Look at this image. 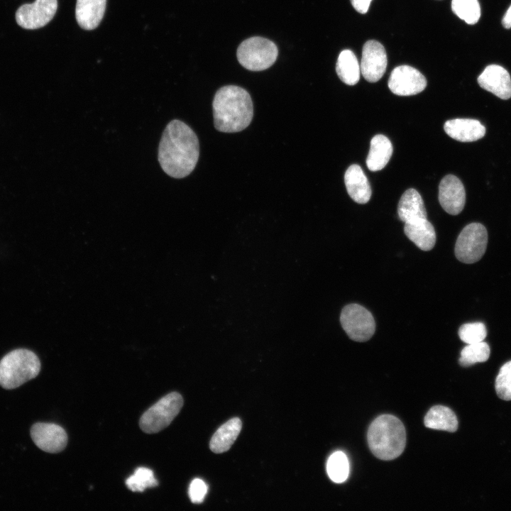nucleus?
I'll return each mask as SVG.
<instances>
[{
  "label": "nucleus",
  "mask_w": 511,
  "mask_h": 511,
  "mask_svg": "<svg viewBox=\"0 0 511 511\" xmlns=\"http://www.w3.org/2000/svg\"><path fill=\"white\" fill-rule=\"evenodd\" d=\"M326 471L333 482L340 483L346 481L349 473L347 456L341 451L333 453L327 461Z\"/></svg>",
  "instance_id": "obj_24"
},
{
  "label": "nucleus",
  "mask_w": 511,
  "mask_h": 511,
  "mask_svg": "<svg viewBox=\"0 0 511 511\" xmlns=\"http://www.w3.org/2000/svg\"><path fill=\"white\" fill-rule=\"evenodd\" d=\"M106 0H77L75 17L79 26L93 30L100 23L106 9Z\"/></svg>",
  "instance_id": "obj_18"
},
{
  "label": "nucleus",
  "mask_w": 511,
  "mask_h": 511,
  "mask_svg": "<svg viewBox=\"0 0 511 511\" xmlns=\"http://www.w3.org/2000/svg\"><path fill=\"white\" fill-rule=\"evenodd\" d=\"M40 370L35 353L25 348L13 350L0 361V385L6 390L18 388L35 378Z\"/></svg>",
  "instance_id": "obj_4"
},
{
  "label": "nucleus",
  "mask_w": 511,
  "mask_h": 511,
  "mask_svg": "<svg viewBox=\"0 0 511 511\" xmlns=\"http://www.w3.org/2000/svg\"><path fill=\"white\" fill-rule=\"evenodd\" d=\"M126 485L133 492H143L148 488L157 486L158 481L155 478L152 470L139 467L136 469L133 475L126 479Z\"/></svg>",
  "instance_id": "obj_27"
},
{
  "label": "nucleus",
  "mask_w": 511,
  "mask_h": 511,
  "mask_svg": "<svg viewBox=\"0 0 511 511\" xmlns=\"http://www.w3.org/2000/svg\"><path fill=\"white\" fill-rule=\"evenodd\" d=\"M368 446L375 456L384 461L397 458L406 444V432L402 422L391 414L378 417L368 432Z\"/></svg>",
  "instance_id": "obj_3"
},
{
  "label": "nucleus",
  "mask_w": 511,
  "mask_h": 511,
  "mask_svg": "<svg viewBox=\"0 0 511 511\" xmlns=\"http://www.w3.org/2000/svg\"><path fill=\"white\" fill-rule=\"evenodd\" d=\"M388 84L393 94L410 96L422 92L427 86V80L417 69L409 65H401L392 71Z\"/></svg>",
  "instance_id": "obj_10"
},
{
  "label": "nucleus",
  "mask_w": 511,
  "mask_h": 511,
  "mask_svg": "<svg viewBox=\"0 0 511 511\" xmlns=\"http://www.w3.org/2000/svg\"><path fill=\"white\" fill-rule=\"evenodd\" d=\"M439 201L449 214L457 215L466 202V192L461 181L453 175L445 176L439 186Z\"/></svg>",
  "instance_id": "obj_13"
},
{
  "label": "nucleus",
  "mask_w": 511,
  "mask_h": 511,
  "mask_svg": "<svg viewBox=\"0 0 511 511\" xmlns=\"http://www.w3.org/2000/svg\"><path fill=\"white\" fill-rule=\"evenodd\" d=\"M495 388L500 399L511 400V361L500 368L495 379Z\"/></svg>",
  "instance_id": "obj_29"
},
{
  "label": "nucleus",
  "mask_w": 511,
  "mask_h": 511,
  "mask_svg": "<svg viewBox=\"0 0 511 511\" xmlns=\"http://www.w3.org/2000/svg\"><path fill=\"white\" fill-rule=\"evenodd\" d=\"M207 493V484L199 478L194 479L189 488V496L194 503H201Z\"/></svg>",
  "instance_id": "obj_30"
},
{
  "label": "nucleus",
  "mask_w": 511,
  "mask_h": 511,
  "mask_svg": "<svg viewBox=\"0 0 511 511\" xmlns=\"http://www.w3.org/2000/svg\"><path fill=\"white\" fill-rule=\"evenodd\" d=\"M336 71L339 79L348 85H354L359 81L361 68L355 54L350 50H344L339 54Z\"/></svg>",
  "instance_id": "obj_23"
},
{
  "label": "nucleus",
  "mask_w": 511,
  "mask_h": 511,
  "mask_svg": "<svg viewBox=\"0 0 511 511\" xmlns=\"http://www.w3.org/2000/svg\"><path fill=\"white\" fill-rule=\"evenodd\" d=\"M385 48L373 40L367 41L363 48L361 72L369 82H375L383 76L387 67Z\"/></svg>",
  "instance_id": "obj_12"
},
{
  "label": "nucleus",
  "mask_w": 511,
  "mask_h": 511,
  "mask_svg": "<svg viewBox=\"0 0 511 511\" xmlns=\"http://www.w3.org/2000/svg\"><path fill=\"white\" fill-rule=\"evenodd\" d=\"M199 144L194 131L178 119L165 127L158 147V161L163 170L174 178H183L194 169Z\"/></svg>",
  "instance_id": "obj_1"
},
{
  "label": "nucleus",
  "mask_w": 511,
  "mask_h": 511,
  "mask_svg": "<svg viewBox=\"0 0 511 511\" xmlns=\"http://www.w3.org/2000/svg\"><path fill=\"white\" fill-rule=\"evenodd\" d=\"M346 190L351 198L359 204L367 203L371 197V189L367 177L360 165L348 167L344 175Z\"/></svg>",
  "instance_id": "obj_16"
},
{
  "label": "nucleus",
  "mask_w": 511,
  "mask_h": 511,
  "mask_svg": "<svg viewBox=\"0 0 511 511\" xmlns=\"http://www.w3.org/2000/svg\"><path fill=\"white\" fill-rule=\"evenodd\" d=\"M479 85L500 99L511 97V78L509 72L498 65L487 66L478 77Z\"/></svg>",
  "instance_id": "obj_14"
},
{
  "label": "nucleus",
  "mask_w": 511,
  "mask_h": 511,
  "mask_svg": "<svg viewBox=\"0 0 511 511\" xmlns=\"http://www.w3.org/2000/svg\"><path fill=\"white\" fill-rule=\"evenodd\" d=\"M404 231L407 237L422 251H430L435 245L436 232L427 218L405 222Z\"/></svg>",
  "instance_id": "obj_17"
},
{
  "label": "nucleus",
  "mask_w": 511,
  "mask_h": 511,
  "mask_svg": "<svg viewBox=\"0 0 511 511\" xmlns=\"http://www.w3.org/2000/svg\"><path fill=\"white\" fill-rule=\"evenodd\" d=\"M31 436L34 444L48 453L62 451L67 443L65 429L53 423L38 422L31 429Z\"/></svg>",
  "instance_id": "obj_11"
},
{
  "label": "nucleus",
  "mask_w": 511,
  "mask_h": 511,
  "mask_svg": "<svg viewBox=\"0 0 511 511\" xmlns=\"http://www.w3.org/2000/svg\"><path fill=\"white\" fill-rule=\"evenodd\" d=\"M488 244V232L480 223L466 226L459 233L456 245V258L464 263L478 261L484 255Z\"/></svg>",
  "instance_id": "obj_7"
},
{
  "label": "nucleus",
  "mask_w": 511,
  "mask_h": 511,
  "mask_svg": "<svg viewBox=\"0 0 511 511\" xmlns=\"http://www.w3.org/2000/svg\"><path fill=\"white\" fill-rule=\"evenodd\" d=\"M451 9L468 24L476 23L480 17V7L478 0H452Z\"/></svg>",
  "instance_id": "obj_26"
},
{
  "label": "nucleus",
  "mask_w": 511,
  "mask_h": 511,
  "mask_svg": "<svg viewBox=\"0 0 511 511\" xmlns=\"http://www.w3.org/2000/svg\"><path fill=\"white\" fill-rule=\"evenodd\" d=\"M502 24L507 29L511 28V5L502 19Z\"/></svg>",
  "instance_id": "obj_32"
},
{
  "label": "nucleus",
  "mask_w": 511,
  "mask_h": 511,
  "mask_svg": "<svg viewBox=\"0 0 511 511\" xmlns=\"http://www.w3.org/2000/svg\"><path fill=\"white\" fill-rule=\"evenodd\" d=\"M341 324L349 338L355 341L369 340L375 330L372 314L364 307L351 304L344 307L340 316Z\"/></svg>",
  "instance_id": "obj_8"
},
{
  "label": "nucleus",
  "mask_w": 511,
  "mask_h": 511,
  "mask_svg": "<svg viewBox=\"0 0 511 511\" xmlns=\"http://www.w3.org/2000/svg\"><path fill=\"white\" fill-rule=\"evenodd\" d=\"M57 0H35L22 5L16 13L17 23L26 29H37L45 26L55 16Z\"/></svg>",
  "instance_id": "obj_9"
},
{
  "label": "nucleus",
  "mask_w": 511,
  "mask_h": 511,
  "mask_svg": "<svg viewBox=\"0 0 511 511\" xmlns=\"http://www.w3.org/2000/svg\"><path fill=\"white\" fill-rule=\"evenodd\" d=\"M372 0H351L353 8L361 13H367Z\"/></svg>",
  "instance_id": "obj_31"
},
{
  "label": "nucleus",
  "mask_w": 511,
  "mask_h": 511,
  "mask_svg": "<svg viewBox=\"0 0 511 511\" xmlns=\"http://www.w3.org/2000/svg\"><path fill=\"white\" fill-rule=\"evenodd\" d=\"M182 406L183 398L180 393L167 394L143 413L139 422L141 429L148 434L160 432L172 422Z\"/></svg>",
  "instance_id": "obj_6"
},
{
  "label": "nucleus",
  "mask_w": 511,
  "mask_h": 511,
  "mask_svg": "<svg viewBox=\"0 0 511 511\" xmlns=\"http://www.w3.org/2000/svg\"><path fill=\"white\" fill-rule=\"evenodd\" d=\"M392 153L390 141L384 135H375L370 141L366 165L371 171H378L385 167Z\"/></svg>",
  "instance_id": "obj_21"
},
{
  "label": "nucleus",
  "mask_w": 511,
  "mask_h": 511,
  "mask_svg": "<svg viewBox=\"0 0 511 511\" xmlns=\"http://www.w3.org/2000/svg\"><path fill=\"white\" fill-rule=\"evenodd\" d=\"M399 219L404 223L420 218H427L423 199L414 189L406 190L402 195L397 207Z\"/></svg>",
  "instance_id": "obj_19"
},
{
  "label": "nucleus",
  "mask_w": 511,
  "mask_h": 511,
  "mask_svg": "<svg viewBox=\"0 0 511 511\" xmlns=\"http://www.w3.org/2000/svg\"><path fill=\"white\" fill-rule=\"evenodd\" d=\"M446 134L461 142H472L482 138L485 134V126L478 120L454 119L444 125Z\"/></svg>",
  "instance_id": "obj_15"
},
{
  "label": "nucleus",
  "mask_w": 511,
  "mask_h": 511,
  "mask_svg": "<svg viewBox=\"0 0 511 511\" xmlns=\"http://www.w3.org/2000/svg\"><path fill=\"white\" fill-rule=\"evenodd\" d=\"M278 55L276 45L271 40L255 36L243 40L237 49L239 63L251 71H262L271 67Z\"/></svg>",
  "instance_id": "obj_5"
},
{
  "label": "nucleus",
  "mask_w": 511,
  "mask_h": 511,
  "mask_svg": "<svg viewBox=\"0 0 511 511\" xmlns=\"http://www.w3.org/2000/svg\"><path fill=\"white\" fill-rule=\"evenodd\" d=\"M424 425L427 428L454 432L458 429V419L455 413L443 405L432 407L424 417Z\"/></svg>",
  "instance_id": "obj_22"
},
{
  "label": "nucleus",
  "mask_w": 511,
  "mask_h": 511,
  "mask_svg": "<svg viewBox=\"0 0 511 511\" xmlns=\"http://www.w3.org/2000/svg\"><path fill=\"white\" fill-rule=\"evenodd\" d=\"M242 427L240 419L235 417L222 424L212 436L209 447L216 453L228 451L238 437Z\"/></svg>",
  "instance_id": "obj_20"
},
{
  "label": "nucleus",
  "mask_w": 511,
  "mask_h": 511,
  "mask_svg": "<svg viewBox=\"0 0 511 511\" xmlns=\"http://www.w3.org/2000/svg\"><path fill=\"white\" fill-rule=\"evenodd\" d=\"M214 127L224 133L245 129L253 116V105L249 93L236 85H226L216 92L213 102Z\"/></svg>",
  "instance_id": "obj_2"
},
{
  "label": "nucleus",
  "mask_w": 511,
  "mask_h": 511,
  "mask_svg": "<svg viewBox=\"0 0 511 511\" xmlns=\"http://www.w3.org/2000/svg\"><path fill=\"white\" fill-rule=\"evenodd\" d=\"M487 335V329L483 322L466 323L460 326L458 336L467 344L483 341Z\"/></svg>",
  "instance_id": "obj_28"
},
{
  "label": "nucleus",
  "mask_w": 511,
  "mask_h": 511,
  "mask_svg": "<svg viewBox=\"0 0 511 511\" xmlns=\"http://www.w3.org/2000/svg\"><path fill=\"white\" fill-rule=\"evenodd\" d=\"M490 347L486 342L468 344L461 351L458 360L463 367H468L477 363L486 361L490 356Z\"/></svg>",
  "instance_id": "obj_25"
}]
</instances>
